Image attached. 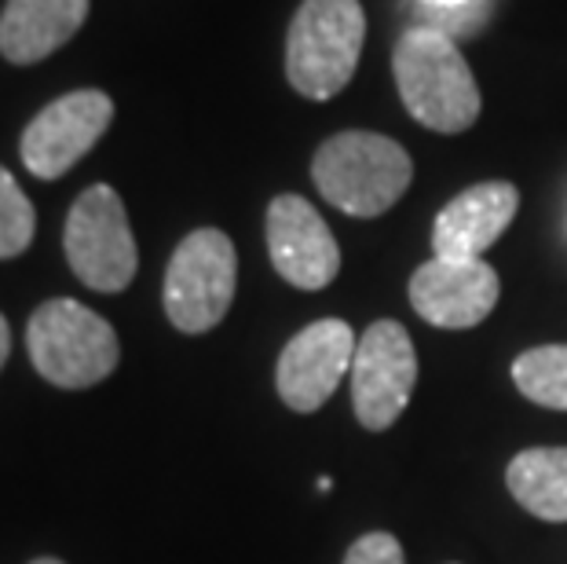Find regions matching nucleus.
Here are the masks:
<instances>
[{
	"label": "nucleus",
	"mask_w": 567,
	"mask_h": 564,
	"mask_svg": "<svg viewBox=\"0 0 567 564\" xmlns=\"http://www.w3.org/2000/svg\"><path fill=\"white\" fill-rule=\"evenodd\" d=\"M395 85L406 114L432 132H465L484 111V95L462 48L440 27H410L392 52Z\"/></svg>",
	"instance_id": "nucleus-1"
},
{
	"label": "nucleus",
	"mask_w": 567,
	"mask_h": 564,
	"mask_svg": "<svg viewBox=\"0 0 567 564\" xmlns=\"http://www.w3.org/2000/svg\"><path fill=\"white\" fill-rule=\"evenodd\" d=\"M319 195L348 217H381L406 195L414 180L410 154L378 132H337L311 158Z\"/></svg>",
	"instance_id": "nucleus-2"
},
{
	"label": "nucleus",
	"mask_w": 567,
	"mask_h": 564,
	"mask_svg": "<svg viewBox=\"0 0 567 564\" xmlns=\"http://www.w3.org/2000/svg\"><path fill=\"white\" fill-rule=\"evenodd\" d=\"M367 41L359 0H305L286 33V78L305 100H333L355 78Z\"/></svg>",
	"instance_id": "nucleus-3"
},
{
	"label": "nucleus",
	"mask_w": 567,
	"mask_h": 564,
	"mask_svg": "<svg viewBox=\"0 0 567 564\" xmlns=\"http://www.w3.org/2000/svg\"><path fill=\"white\" fill-rule=\"evenodd\" d=\"M27 348L38 375L55 389H89L111 378L122 359L111 322L70 297H55L33 311Z\"/></svg>",
	"instance_id": "nucleus-4"
},
{
	"label": "nucleus",
	"mask_w": 567,
	"mask_h": 564,
	"mask_svg": "<svg viewBox=\"0 0 567 564\" xmlns=\"http://www.w3.org/2000/svg\"><path fill=\"white\" fill-rule=\"evenodd\" d=\"M238 286L235 243L216 227H198L176 246L165 268V316L176 330L205 334L227 316Z\"/></svg>",
	"instance_id": "nucleus-5"
},
{
	"label": "nucleus",
	"mask_w": 567,
	"mask_h": 564,
	"mask_svg": "<svg viewBox=\"0 0 567 564\" xmlns=\"http://www.w3.org/2000/svg\"><path fill=\"white\" fill-rule=\"evenodd\" d=\"M63 249L70 268L89 290L122 294L136 279V238H132L125 202L111 184H92L78 195L63 227Z\"/></svg>",
	"instance_id": "nucleus-6"
},
{
	"label": "nucleus",
	"mask_w": 567,
	"mask_h": 564,
	"mask_svg": "<svg viewBox=\"0 0 567 564\" xmlns=\"http://www.w3.org/2000/svg\"><path fill=\"white\" fill-rule=\"evenodd\" d=\"M348 378H352V407L363 429L381 433V429L400 422L417 381L414 341H410L403 322L378 319L373 327H367L355 345Z\"/></svg>",
	"instance_id": "nucleus-7"
},
{
	"label": "nucleus",
	"mask_w": 567,
	"mask_h": 564,
	"mask_svg": "<svg viewBox=\"0 0 567 564\" xmlns=\"http://www.w3.org/2000/svg\"><path fill=\"white\" fill-rule=\"evenodd\" d=\"M114 122V100L100 89L59 95L22 132V165L38 180H59L89 154Z\"/></svg>",
	"instance_id": "nucleus-8"
},
{
	"label": "nucleus",
	"mask_w": 567,
	"mask_h": 564,
	"mask_svg": "<svg viewBox=\"0 0 567 564\" xmlns=\"http://www.w3.org/2000/svg\"><path fill=\"white\" fill-rule=\"evenodd\" d=\"M355 345V330L344 319H319L300 330L282 348L279 370H275V386H279L289 411H319L344 381V375H352Z\"/></svg>",
	"instance_id": "nucleus-9"
},
{
	"label": "nucleus",
	"mask_w": 567,
	"mask_h": 564,
	"mask_svg": "<svg viewBox=\"0 0 567 564\" xmlns=\"http://www.w3.org/2000/svg\"><path fill=\"white\" fill-rule=\"evenodd\" d=\"M498 271L484 257H432L410 275V305L421 319L440 330L480 327L498 305Z\"/></svg>",
	"instance_id": "nucleus-10"
},
{
	"label": "nucleus",
	"mask_w": 567,
	"mask_h": 564,
	"mask_svg": "<svg viewBox=\"0 0 567 564\" xmlns=\"http://www.w3.org/2000/svg\"><path fill=\"white\" fill-rule=\"evenodd\" d=\"M268 254L275 271L297 290H322L341 271V246L300 195H279L268 206Z\"/></svg>",
	"instance_id": "nucleus-11"
},
{
	"label": "nucleus",
	"mask_w": 567,
	"mask_h": 564,
	"mask_svg": "<svg viewBox=\"0 0 567 564\" xmlns=\"http://www.w3.org/2000/svg\"><path fill=\"white\" fill-rule=\"evenodd\" d=\"M516 209H520V191L505 180L465 187L432 224V257L480 260L513 224Z\"/></svg>",
	"instance_id": "nucleus-12"
},
{
	"label": "nucleus",
	"mask_w": 567,
	"mask_h": 564,
	"mask_svg": "<svg viewBox=\"0 0 567 564\" xmlns=\"http://www.w3.org/2000/svg\"><path fill=\"white\" fill-rule=\"evenodd\" d=\"M92 0H8L0 11V55L33 66L59 52L89 19Z\"/></svg>",
	"instance_id": "nucleus-13"
},
{
	"label": "nucleus",
	"mask_w": 567,
	"mask_h": 564,
	"mask_svg": "<svg viewBox=\"0 0 567 564\" xmlns=\"http://www.w3.org/2000/svg\"><path fill=\"white\" fill-rule=\"evenodd\" d=\"M513 499L538 521H567V448H527L505 470Z\"/></svg>",
	"instance_id": "nucleus-14"
},
{
	"label": "nucleus",
	"mask_w": 567,
	"mask_h": 564,
	"mask_svg": "<svg viewBox=\"0 0 567 564\" xmlns=\"http://www.w3.org/2000/svg\"><path fill=\"white\" fill-rule=\"evenodd\" d=\"M513 381L530 403L567 411V345H542L516 356Z\"/></svg>",
	"instance_id": "nucleus-15"
},
{
	"label": "nucleus",
	"mask_w": 567,
	"mask_h": 564,
	"mask_svg": "<svg viewBox=\"0 0 567 564\" xmlns=\"http://www.w3.org/2000/svg\"><path fill=\"white\" fill-rule=\"evenodd\" d=\"M33 227H38V213L22 195L16 176L0 165V260L19 257L33 243Z\"/></svg>",
	"instance_id": "nucleus-16"
},
{
	"label": "nucleus",
	"mask_w": 567,
	"mask_h": 564,
	"mask_svg": "<svg viewBox=\"0 0 567 564\" xmlns=\"http://www.w3.org/2000/svg\"><path fill=\"white\" fill-rule=\"evenodd\" d=\"M344 564H406L400 539L389 532H370L348 546Z\"/></svg>",
	"instance_id": "nucleus-17"
},
{
	"label": "nucleus",
	"mask_w": 567,
	"mask_h": 564,
	"mask_svg": "<svg viewBox=\"0 0 567 564\" xmlns=\"http://www.w3.org/2000/svg\"><path fill=\"white\" fill-rule=\"evenodd\" d=\"M8 352H11V330H8V319L0 316V367L8 363Z\"/></svg>",
	"instance_id": "nucleus-18"
},
{
	"label": "nucleus",
	"mask_w": 567,
	"mask_h": 564,
	"mask_svg": "<svg viewBox=\"0 0 567 564\" xmlns=\"http://www.w3.org/2000/svg\"><path fill=\"white\" fill-rule=\"evenodd\" d=\"M421 4H429V8H443V11H457V8L476 4V0H421Z\"/></svg>",
	"instance_id": "nucleus-19"
},
{
	"label": "nucleus",
	"mask_w": 567,
	"mask_h": 564,
	"mask_svg": "<svg viewBox=\"0 0 567 564\" xmlns=\"http://www.w3.org/2000/svg\"><path fill=\"white\" fill-rule=\"evenodd\" d=\"M30 564H63V561H55V557H38V561H30Z\"/></svg>",
	"instance_id": "nucleus-20"
}]
</instances>
